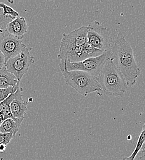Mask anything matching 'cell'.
Wrapping results in <instances>:
<instances>
[{
	"mask_svg": "<svg viewBox=\"0 0 145 160\" xmlns=\"http://www.w3.org/2000/svg\"><path fill=\"white\" fill-rule=\"evenodd\" d=\"M112 60L124 77L128 86H133L140 74L134 56L133 50L124 35L119 33L111 48Z\"/></svg>",
	"mask_w": 145,
	"mask_h": 160,
	"instance_id": "6da1fadb",
	"label": "cell"
},
{
	"mask_svg": "<svg viewBox=\"0 0 145 160\" xmlns=\"http://www.w3.org/2000/svg\"><path fill=\"white\" fill-rule=\"evenodd\" d=\"M98 82L106 94L113 97H121L127 89L124 77L117 68L111 59L104 64L98 77Z\"/></svg>",
	"mask_w": 145,
	"mask_h": 160,
	"instance_id": "7a4b0ae2",
	"label": "cell"
},
{
	"mask_svg": "<svg viewBox=\"0 0 145 160\" xmlns=\"http://www.w3.org/2000/svg\"><path fill=\"white\" fill-rule=\"evenodd\" d=\"M65 83L78 94L86 96L88 94L103 91L98 81L94 76L82 71H62Z\"/></svg>",
	"mask_w": 145,
	"mask_h": 160,
	"instance_id": "3957f363",
	"label": "cell"
},
{
	"mask_svg": "<svg viewBox=\"0 0 145 160\" xmlns=\"http://www.w3.org/2000/svg\"><path fill=\"white\" fill-rule=\"evenodd\" d=\"M111 58L112 53L110 50L104 52L98 57L90 58L79 62H60L59 66L61 72L64 70L67 71H82L94 76L98 80V77L104 64L107 60Z\"/></svg>",
	"mask_w": 145,
	"mask_h": 160,
	"instance_id": "277c9868",
	"label": "cell"
},
{
	"mask_svg": "<svg viewBox=\"0 0 145 160\" xmlns=\"http://www.w3.org/2000/svg\"><path fill=\"white\" fill-rule=\"evenodd\" d=\"M88 42L103 52L111 50L114 38L111 31L104 27L98 21L92 22L88 25Z\"/></svg>",
	"mask_w": 145,
	"mask_h": 160,
	"instance_id": "5b68a950",
	"label": "cell"
},
{
	"mask_svg": "<svg viewBox=\"0 0 145 160\" xmlns=\"http://www.w3.org/2000/svg\"><path fill=\"white\" fill-rule=\"evenodd\" d=\"M30 51L31 49L26 47L19 55L6 62L7 70L14 75L19 82L27 73L31 65L35 62L34 57L30 54Z\"/></svg>",
	"mask_w": 145,
	"mask_h": 160,
	"instance_id": "8992f818",
	"label": "cell"
},
{
	"mask_svg": "<svg viewBox=\"0 0 145 160\" xmlns=\"http://www.w3.org/2000/svg\"><path fill=\"white\" fill-rule=\"evenodd\" d=\"M88 26H82L70 32L68 34L64 33L60 42L58 55H62L73 48L84 46L88 42Z\"/></svg>",
	"mask_w": 145,
	"mask_h": 160,
	"instance_id": "52a82bcc",
	"label": "cell"
},
{
	"mask_svg": "<svg viewBox=\"0 0 145 160\" xmlns=\"http://www.w3.org/2000/svg\"><path fill=\"white\" fill-rule=\"evenodd\" d=\"M26 48L22 40L6 33L0 41V51L3 54L5 62L19 55Z\"/></svg>",
	"mask_w": 145,
	"mask_h": 160,
	"instance_id": "ba28073f",
	"label": "cell"
},
{
	"mask_svg": "<svg viewBox=\"0 0 145 160\" xmlns=\"http://www.w3.org/2000/svg\"><path fill=\"white\" fill-rule=\"evenodd\" d=\"M22 88L19 86L16 91V97L10 105L12 115L18 119H24L27 110V102L22 99Z\"/></svg>",
	"mask_w": 145,
	"mask_h": 160,
	"instance_id": "9c48e42d",
	"label": "cell"
},
{
	"mask_svg": "<svg viewBox=\"0 0 145 160\" xmlns=\"http://www.w3.org/2000/svg\"><path fill=\"white\" fill-rule=\"evenodd\" d=\"M28 30V25L23 17H18L10 22L7 26L8 33L22 40Z\"/></svg>",
	"mask_w": 145,
	"mask_h": 160,
	"instance_id": "30bf717a",
	"label": "cell"
},
{
	"mask_svg": "<svg viewBox=\"0 0 145 160\" xmlns=\"http://www.w3.org/2000/svg\"><path fill=\"white\" fill-rule=\"evenodd\" d=\"M90 58L86 54L84 47L79 46L67 51L62 55H58V59L61 62H79Z\"/></svg>",
	"mask_w": 145,
	"mask_h": 160,
	"instance_id": "8fae6325",
	"label": "cell"
},
{
	"mask_svg": "<svg viewBox=\"0 0 145 160\" xmlns=\"http://www.w3.org/2000/svg\"><path fill=\"white\" fill-rule=\"evenodd\" d=\"M18 82L16 77L9 73L5 66L0 70V89L15 86Z\"/></svg>",
	"mask_w": 145,
	"mask_h": 160,
	"instance_id": "7c38bea8",
	"label": "cell"
},
{
	"mask_svg": "<svg viewBox=\"0 0 145 160\" xmlns=\"http://www.w3.org/2000/svg\"><path fill=\"white\" fill-rule=\"evenodd\" d=\"M21 122H17L12 118L4 120L0 126L1 133H16L18 132L21 126Z\"/></svg>",
	"mask_w": 145,
	"mask_h": 160,
	"instance_id": "4fadbf2b",
	"label": "cell"
},
{
	"mask_svg": "<svg viewBox=\"0 0 145 160\" xmlns=\"http://www.w3.org/2000/svg\"><path fill=\"white\" fill-rule=\"evenodd\" d=\"M145 141V121L144 122L143 128H142V130L141 131V133L139 136V138L138 140L137 141L136 147L135 148V150L133 151V152L132 153V154L128 157H124L123 158L122 160H135V158H136L137 155H138V153H139V152L141 150L143 144L144 143Z\"/></svg>",
	"mask_w": 145,
	"mask_h": 160,
	"instance_id": "5bb4252c",
	"label": "cell"
},
{
	"mask_svg": "<svg viewBox=\"0 0 145 160\" xmlns=\"http://www.w3.org/2000/svg\"><path fill=\"white\" fill-rule=\"evenodd\" d=\"M14 19V18L5 16L3 14V9L0 8V41L4 37V35L8 33L7 32V26L8 24Z\"/></svg>",
	"mask_w": 145,
	"mask_h": 160,
	"instance_id": "9a60e30c",
	"label": "cell"
},
{
	"mask_svg": "<svg viewBox=\"0 0 145 160\" xmlns=\"http://www.w3.org/2000/svg\"><path fill=\"white\" fill-rule=\"evenodd\" d=\"M83 47H84V49L86 54L88 55L89 58L98 57L101 56L104 52L103 51L95 48L93 45H91L88 42H86L84 44Z\"/></svg>",
	"mask_w": 145,
	"mask_h": 160,
	"instance_id": "2e32d148",
	"label": "cell"
},
{
	"mask_svg": "<svg viewBox=\"0 0 145 160\" xmlns=\"http://www.w3.org/2000/svg\"><path fill=\"white\" fill-rule=\"evenodd\" d=\"M19 86L20 82L18 81L15 86L9 87L6 89H0V103L5 100L10 94L16 92Z\"/></svg>",
	"mask_w": 145,
	"mask_h": 160,
	"instance_id": "e0dca14e",
	"label": "cell"
},
{
	"mask_svg": "<svg viewBox=\"0 0 145 160\" xmlns=\"http://www.w3.org/2000/svg\"><path fill=\"white\" fill-rule=\"evenodd\" d=\"M0 8L3 9V14L5 16H10L14 19L19 17V14L16 11H15L11 7L5 4L4 3L0 2Z\"/></svg>",
	"mask_w": 145,
	"mask_h": 160,
	"instance_id": "ac0fdd59",
	"label": "cell"
},
{
	"mask_svg": "<svg viewBox=\"0 0 145 160\" xmlns=\"http://www.w3.org/2000/svg\"><path fill=\"white\" fill-rule=\"evenodd\" d=\"M16 136L14 133H1L0 132V145H4L7 146L11 140Z\"/></svg>",
	"mask_w": 145,
	"mask_h": 160,
	"instance_id": "d6986e66",
	"label": "cell"
},
{
	"mask_svg": "<svg viewBox=\"0 0 145 160\" xmlns=\"http://www.w3.org/2000/svg\"><path fill=\"white\" fill-rule=\"evenodd\" d=\"M6 62H5V58L2 53V52L0 51V70L3 68L5 66Z\"/></svg>",
	"mask_w": 145,
	"mask_h": 160,
	"instance_id": "ffe728a7",
	"label": "cell"
},
{
	"mask_svg": "<svg viewBox=\"0 0 145 160\" xmlns=\"http://www.w3.org/2000/svg\"><path fill=\"white\" fill-rule=\"evenodd\" d=\"M5 120H6V118L5 117L4 115L2 112H0V126L3 123V122Z\"/></svg>",
	"mask_w": 145,
	"mask_h": 160,
	"instance_id": "44dd1931",
	"label": "cell"
},
{
	"mask_svg": "<svg viewBox=\"0 0 145 160\" xmlns=\"http://www.w3.org/2000/svg\"><path fill=\"white\" fill-rule=\"evenodd\" d=\"M6 149V145H0V152H4Z\"/></svg>",
	"mask_w": 145,
	"mask_h": 160,
	"instance_id": "7402d4cb",
	"label": "cell"
},
{
	"mask_svg": "<svg viewBox=\"0 0 145 160\" xmlns=\"http://www.w3.org/2000/svg\"><path fill=\"white\" fill-rule=\"evenodd\" d=\"M141 150H142L143 152H145V142H144V143H143V145H142V147Z\"/></svg>",
	"mask_w": 145,
	"mask_h": 160,
	"instance_id": "603a6c76",
	"label": "cell"
},
{
	"mask_svg": "<svg viewBox=\"0 0 145 160\" xmlns=\"http://www.w3.org/2000/svg\"><path fill=\"white\" fill-rule=\"evenodd\" d=\"M145 160V155H143V156H142V157H140V158H138L137 160Z\"/></svg>",
	"mask_w": 145,
	"mask_h": 160,
	"instance_id": "cb8c5ba5",
	"label": "cell"
}]
</instances>
